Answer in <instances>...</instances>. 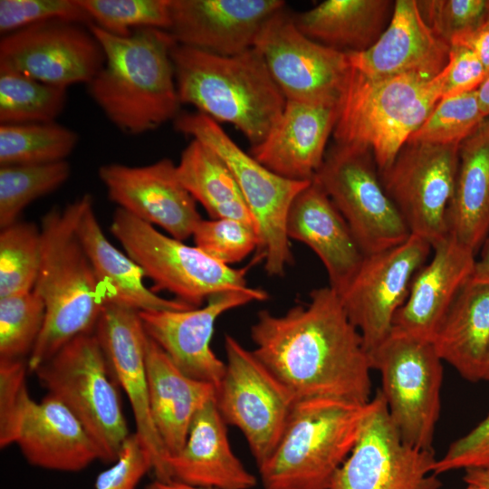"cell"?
<instances>
[{
    "label": "cell",
    "mask_w": 489,
    "mask_h": 489,
    "mask_svg": "<svg viewBox=\"0 0 489 489\" xmlns=\"http://www.w3.org/2000/svg\"><path fill=\"white\" fill-rule=\"evenodd\" d=\"M369 356L381 375L380 390L402 441L434 451L443 381V360L434 344L392 330Z\"/></svg>",
    "instance_id": "10"
},
{
    "label": "cell",
    "mask_w": 489,
    "mask_h": 489,
    "mask_svg": "<svg viewBox=\"0 0 489 489\" xmlns=\"http://www.w3.org/2000/svg\"><path fill=\"white\" fill-rule=\"evenodd\" d=\"M393 6L389 0H326L292 18L310 39L343 53H359L382 34Z\"/></svg>",
    "instance_id": "32"
},
{
    "label": "cell",
    "mask_w": 489,
    "mask_h": 489,
    "mask_svg": "<svg viewBox=\"0 0 489 489\" xmlns=\"http://www.w3.org/2000/svg\"><path fill=\"white\" fill-rule=\"evenodd\" d=\"M171 58L180 103L218 123L233 124L251 147L261 143L281 117L286 99L255 47L224 56L177 43Z\"/></svg>",
    "instance_id": "4"
},
{
    "label": "cell",
    "mask_w": 489,
    "mask_h": 489,
    "mask_svg": "<svg viewBox=\"0 0 489 489\" xmlns=\"http://www.w3.org/2000/svg\"><path fill=\"white\" fill-rule=\"evenodd\" d=\"M470 49L483 63L489 76V23L484 22L479 27L463 34L450 42ZM487 76V77H488Z\"/></svg>",
    "instance_id": "48"
},
{
    "label": "cell",
    "mask_w": 489,
    "mask_h": 489,
    "mask_svg": "<svg viewBox=\"0 0 489 489\" xmlns=\"http://www.w3.org/2000/svg\"><path fill=\"white\" fill-rule=\"evenodd\" d=\"M92 24L116 36L156 28L168 31L170 0H79Z\"/></svg>",
    "instance_id": "39"
},
{
    "label": "cell",
    "mask_w": 489,
    "mask_h": 489,
    "mask_svg": "<svg viewBox=\"0 0 489 489\" xmlns=\"http://www.w3.org/2000/svg\"><path fill=\"white\" fill-rule=\"evenodd\" d=\"M89 29L102 48L104 63L88 91L109 120L126 134L139 135L175 120L181 103L171 34L146 28L121 37L95 24Z\"/></svg>",
    "instance_id": "2"
},
{
    "label": "cell",
    "mask_w": 489,
    "mask_h": 489,
    "mask_svg": "<svg viewBox=\"0 0 489 489\" xmlns=\"http://www.w3.org/2000/svg\"><path fill=\"white\" fill-rule=\"evenodd\" d=\"M216 399L195 416L183 447L167 461L169 481L209 489H251L256 484L231 447ZM168 481V482H169Z\"/></svg>",
    "instance_id": "26"
},
{
    "label": "cell",
    "mask_w": 489,
    "mask_h": 489,
    "mask_svg": "<svg viewBox=\"0 0 489 489\" xmlns=\"http://www.w3.org/2000/svg\"><path fill=\"white\" fill-rule=\"evenodd\" d=\"M485 380L489 382V370H488V373L486 375Z\"/></svg>",
    "instance_id": "55"
},
{
    "label": "cell",
    "mask_w": 489,
    "mask_h": 489,
    "mask_svg": "<svg viewBox=\"0 0 489 489\" xmlns=\"http://www.w3.org/2000/svg\"><path fill=\"white\" fill-rule=\"evenodd\" d=\"M78 139L75 131L55 121L0 125V166L64 161Z\"/></svg>",
    "instance_id": "34"
},
{
    "label": "cell",
    "mask_w": 489,
    "mask_h": 489,
    "mask_svg": "<svg viewBox=\"0 0 489 489\" xmlns=\"http://www.w3.org/2000/svg\"><path fill=\"white\" fill-rule=\"evenodd\" d=\"M442 98L476 91L488 74L478 57L468 48L451 44L445 67Z\"/></svg>",
    "instance_id": "47"
},
{
    "label": "cell",
    "mask_w": 489,
    "mask_h": 489,
    "mask_svg": "<svg viewBox=\"0 0 489 489\" xmlns=\"http://www.w3.org/2000/svg\"><path fill=\"white\" fill-rule=\"evenodd\" d=\"M75 231L101 284L105 303L138 312L191 309L176 299L163 298L146 286L141 267L103 234L93 210V201L82 211Z\"/></svg>",
    "instance_id": "29"
},
{
    "label": "cell",
    "mask_w": 489,
    "mask_h": 489,
    "mask_svg": "<svg viewBox=\"0 0 489 489\" xmlns=\"http://www.w3.org/2000/svg\"><path fill=\"white\" fill-rule=\"evenodd\" d=\"M152 471L151 459L139 436L131 434L120 455L96 478L95 489H136L146 474Z\"/></svg>",
    "instance_id": "46"
},
{
    "label": "cell",
    "mask_w": 489,
    "mask_h": 489,
    "mask_svg": "<svg viewBox=\"0 0 489 489\" xmlns=\"http://www.w3.org/2000/svg\"><path fill=\"white\" fill-rule=\"evenodd\" d=\"M70 174L71 167L66 160L0 166V228L18 221L29 204L59 188Z\"/></svg>",
    "instance_id": "36"
},
{
    "label": "cell",
    "mask_w": 489,
    "mask_h": 489,
    "mask_svg": "<svg viewBox=\"0 0 489 489\" xmlns=\"http://www.w3.org/2000/svg\"><path fill=\"white\" fill-rule=\"evenodd\" d=\"M450 44L423 19L417 0L394 2L390 22L369 49L347 53L350 67L372 79L412 74L437 76L449 60Z\"/></svg>",
    "instance_id": "22"
},
{
    "label": "cell",
    "mask_w": 489,
    "mask_h": 489,
    "mask_svg": "<svg viewBox=\"0 0 489 489\" xmlns=\"http://www.w3.org/2000/svg\"><path fill=\"white\" fill-rule=\"evenodd\" d=\"M445 70L433 79L369 78L350 67L338 104L334 142L369 149L379 171L388 167L442 97Z\"/></svg>",
    "instance_id": "5"
},
{
    "label": "cell",
    "mask_w": 489,
    "mask_h": 489,
    "mask_svg": "<svg viewBox=\"0 0 489 489\" xmlns=\"http://www.w3.org/2000/svg\"><path fill=\"white\" fill-rule=\"evenodd\" d=\"M485 119L476 91L442 98L408 142L460 145Z\"/></svg>",
    "instance_id": "40"
},
{
    "label": "cell",
    "mask_w": 489,
    "mask_h": 489,
    "mask_svg": "<svg viewBox=\"0 0 489 489\" xmlns=\"http://www.w3.org/2000/svg\"><path fill=\"white\" fill-rule=\"evenodd\" d=\"M66 97V88L0 67L1 125L54 122L65 106Z\"/></svg>",
    "instance_id": "35"
},
{
    "label": "cell",
    "mask_w": 489,
    "mask_h": 489,
    "mask_svg": "<svg viewBox=\"0 0 489 489\" xmlns=\"http://www.w3.org/2000/svg\"><path fill=\"white\" fill-rule=\"evenodd\" d=\"M44 319V303L34 291L0 298V360H27Z\"/></svg>",
    "instance_id": "38"
},
{
    "label": "cell",
    "mask_w": 489,
    "mask_h": 489,
    "mask_svg": "<svg viewBox=\"0 0 489 489\" xmlns=\"http://www.w3.org/2000/svg\"><path fill=\"white\" fill-rule=\"evenodd\" d=\"M146 367L153 422L169 456L183 447L193 418L216 399V388L182 372L149 336Z\"/></svg>",
    "instance_id": "28"
},
{
    "label": "cell",
    "mask_w": 489,
    "mask_h": 489,
    "mask_svg": "<svg viewBox=\"0 0 489 489\" xmlns=\"http://www.w3.org/2000/svg\"><path fill=\"white\" fill-rule=\"evenodd\" d=\"M225 350L216 404L225 423L242 432L260 467L274 450L296 400L253 350L229 334Z\"/></svg>",
    "instance_id": "12"
},
{
    "label": "cell",
    "mask_w": 489,
    "mask_h": 489,
    "mask_svg": "<svg viewBox=\"0 0 489 489\" xmlns=\"http://www.w3.org/2000/svg\"><path fill=\"white\" fill-rule=\"evenodd\" d=\"M250 333L254 355L295 400L371 399L369 356L330 286L312 290L309 302L283 314L259 312Z\"/></svg>",
    "instance_id": "1"
},
{
    "label": "cell",
    "mask_w": 489,
    "mask_h": 489,
    "mask_svg": "<svg viewBox=\"0 0 489 489\" xmlns=\"http://www.w3.org/2000/svg\"><path fill=\"white\" fill-rule=\"evenodd\" d=\"M177 172L183 186L212 219H235L257 231L234 175L208 146L192 139L181 153Z\"/></svg>",
    "instance_id": "33"
},
{
    "label": "cell",
    "mask_w": 489,
    "mask_h": 489,
    "mask_svg": "<svg viewBox=\"0 0 489 489\" xmlns=\"http://www.w3.org/2000/svg\"><path fill=\"white\" fill-rule=\"evenodd\" d=\"M459 162V145L407 142L379 171L381 183L410 235L432 248L448 235L447 212Z\"/></svg>",
    "instance_id": "13"
},
{
    "label": "cell",
    "mask_w": 489,
    "mask_h": 489,
    "mask_svg": "<svg viewBox=\"0 0 489 489\" xmlns=\"http://www.w3.org/2000/svg\"><path fill=\"white\" fill-rule=\"evenodd\" d=\"M51 22L74 23L88 27L92 22L79 0H1L0 33H11Z\"/></svg>",
    "instance_id": "42"
},
{
    "label": "cell",
    "mask_w": 489,
    "mask_h": 489,
    "mask_svg": "<svg viewBox=\"0 0 489 489\" xmlns=\"http://www.w3.org/2000/svg\"><path fill=\"white\" fill-rule=\"evenodd\" d=\"M435 451L404 443L380 389L367 405L358 439L329 489H439Z\"/></svg>",
    "instance_id": "14"
},
{
    "label": "cell",
    "mask_w": 489,
    "mask_h": 489,
    "mask_svg": "<svg viewBox=\"0 0 489 489\" xmlns=\"http://www.w3.org/2000/svg\"><path fill=\"white\" fill-rule=\"evenodd\" d=\"M100 179L110 199L135 217L185 241L202 220L197 202L178 178L169 158L130 167L109 163L100 167Z\"/></svg>",
    "instance_id": "20"
},
{
    "label": "cell",
    "mask_w": 489,
    "mask_h": 489,
    "mask_svg": "<svg viewBox=\"0 0 489 489\" xmlns=\"http://www.w3.org/2000/svg\"><path fill=\"white\" fill-rule=\"evenodd\" d=\"M464 481L467 484H475L489 489V471L484 469L469 468L465 470Z\"/></svg>",
    "instance_id": "50"
},
{
    "label": "cell",
    "mask_w": 489,
    "mask_h": 489,
    "mask_svg": "<svg viewBox=\"0 0 489 489\" xmlns=\"http://www.w3.org/2000/svg\"><path fill=\"white\" fill-rule=\"evenodd\" d=\"M27 360H0V447L16 443L34 400L28 392Z\"/></svg>",
    "instance_id": "43"
},
{
    "label": "cell",
    "mask_w": 489,
    "mask_h": 489,
    "mask_svg": "<svg viewBox=\"0 0 489 489\" xmlns=\"http://www.w3.org/2000/svg\"><path fill=\"white\" fill-rule=\"evenodd\" d=\"M254 47L286 101L338 106L350 72L347 53L304 35L285 8L265 23Z\"/></svg>",
    "instance_id": "15"
},
{
    "label": "cell",
    "mask_w": 489,
    "mask_h": 489,
    "mask_svg": "<svg viewBox=\"0 0 489 489\" xmlns=\"http://www.w3.org/2000/svg\"><path fill=\"white\" fill-rule=\"evenodd\" d=\"M489 471V413L472 430L454 441L441 459H437L433 473L437 475L457 469Z\"/></svg>",
    "instance_id": "45"
},
{
    "label": "cell",
    "mask_w": 489,
    "mask_h": 489,
    "mask_svg": "<svg viewBox=\"0 0 489 489\" xmlns=\"http://www.w3.org/2000/svg\"><path fill=\"white\" fill-rule=\"evenodd\" d=\"M486 22L489 23V0H487V14H486Z\"/></svg>",
    "instance_id": "54"
},
{
    "label": "cell",
    "mask_w": 489,
    "mask_h": 489,
    "mask_svg": "<svg viewBox=\"0 0 489 489\" xmlns=\"http://www.w3.org/2000/svg\"><path fill=\"white\" fill-rule=\"evenodd\" d=\"M337 116L338 106L286 101L276 124L249 153L279 176L312 180L324 159Z\"/></svg>",
    "instance_id": "24"
},
{
    "label": "cell",
    "mask_w": 489,
    "mask_h": 489,
    "mask_svg": "<svg viewBox=\"0 0 489 489\" xmlns=\"http://www.w3.org/2000/svg\"><path fill=\"white\" fill-rule=\"evenodd\" d=\"M92 197L84 194L42 218V257L33 291L45 307L40 336L27 360L29 372L79 335L93 332L105 304L101 284L77 237L76 224Z\"/></svg>",
    "instance_id": "3"
},
{
    "label": "cell",
    "mask_w": 489,
    "mask_h": 489,
    "mask_svg": "<svg viewBox=\"0 0 489 489\" xmlns=\"http://www.w3.org/2000/svg\"><path fill=\"white\" fill-rule=\"evenodd\" d=\"M268 297L260 288L221 292L205 305L185 310L139 312L147 335L186 375L218 387L225 369L211 349L217 319L223 313Z\"/></svg>",
    "instance_id": "18"
},
{
    "label": "cell",
    "mask_w": 489,
    "mask_h": 489,
    "mask_svg": "<svg viewBox=\"0 0 489 489\" xmlns=\"http://www.w3.org/2000/svg\"><path fill=\"white\" fill-rule=\"evenodd\" d=\"M431 249L425 239L411 235L397 246L365 255L350 282L337 292L368 354L390 334L394 317Z\"/></svg>",
    "instance_id": "16"
},
{
    "label": "cell",
    "mask_w": 489,
    "mask_h": 489,
    "mask_svg": "<svg viewBox=\"0 0 489 489\" xmlns=\"http://www.w3.org/2000/svg\"><path fill=\"white\" fill-rule=\"evenodd\" d=\"M42 257L41 228L16 221L0 233V298L32 292Z\"/></svg>",
    "instance_id": "37"
},
{
    "label": "cell",
    "mask_w": 489,
    "mask_h": 489,
    "mask_svg": "<svg viewBox=\"0 0 489 489\" xmlns=\"http://www.w3.org/2000/svg\"><path fill=\"white\" fill-rule=\"evenodd\" d=\"M282 0H170L168 32L177 44L232 56L253 47Z\"/></svg>",
    "instance_id": "21"
},
{
    "label": "cell",
    "mask_w": 489,
    "mask_h": 489,
    "mask_svg": "<svg viewBox=\"0 0 489 489\" xmlns=\"http://www.w3.org/2000/svg\"><path fill=\"white\" fill-rule=\"evenodd\" d=\"M84 26L51 22L4 35L0 67L66 89L88 84L101 69L104 53L89 27Z\"/></svg>",
    "instance_id": "17"
},
{
    "label": "cell",
    "mask_w": 489,
    "mask_h": 489,
    "mask_svg": "<svg viewBox=\"0 0 489 489\" xmlns=\"http://www.w3.org/2000/svg\"><path fill=\"white\" fill-rule=\"evenodd\" d=\"M481 110L485 118H489V76L476 90Z\"/></svg>",
    "instance_id": "52"
},
{
    "label": "cell",
    "mask_w": 489,
    "mask_h": 489,
    "mask_svg": "<svg viewBox=\"0 0 489 489\" xmlns=\"http://www.w3.org/2000/svg\"><path fill=\"white\" fill-rule=\"evenodd\" d=\"M94 333L120 388L129 398L136 434L148 452L155 479L168 482V454L155 427L149 397L146 367L148 335L139 312L114 303H105Z\"/></svg>",
    "instance_id": "19"
},
{
    "label": "cell",
    "mask_w": 489,
    "mask_h": 489,
    "mask_svg": "<svg viewBox=\"0 0 489 489\" xmlns=\"http://www.w3.org/2000/svg\"><path fill=\"white\" fill-rule=\"evenodd\" d=\"M174 126L208 146L227 165L256 223L264 270L268 275L282 276L292 262L286 231L288 212L312 180H292L273 172L244 152L218 122L198 111L179 113Z\"/></svg>",
    "instance_id": "8"
},
{
    "label": "cell",
    "mask_w": 489,
    "mask_h": 489,
    "mask_svg": "<svg viewBox=\"0 0 489 489\" xmlns=\"http://www.w3.org/2000/svg\"><path fill=\"white\" fill-rule=\"evenodd\" d=\"M312 179L342 215L364 255L397 246L411 235L369 149L334 142Z\"/></svg>",
    "instance_id": "11"
},
{
    "label": "cell",
    "mask_w": 489,
    "mask_h": 489,
    "mask_svg": "<svg viewBox=\"0 0 489 489\" xmlns=\"http://www.w3.org/2000/svg\"><path fill=\"white\" fill-rule=\"evenodd\" d=\"M192 237L196 246L227 265L241 262L260 246L255 228L231 218H202Z\"/></svg>",
    "instance_id": "41"
},
{
    "label": "cell",
    "mask_w": 489,
    "mask_h": 489,
    "mask_svg": "<svg viewBox=\"0 0 489 489\" xmlns=\"http://www.w3.org/2000/svg\"><path fill=\"white\" fill-rule=\"evenodd\" d=\"M416 273L408 296L397 312L392 330L432 342L456 296L471 279L475 253L448 236Z\"/></svg>",
    "instance_id": "23"
},
{
    "label": "cell",
    "mask_w": 489,
    "mask_h": 489,
    "mask_svg": "<svg viewBox=\"0 0 489 489\" xmlns=\"http://www.w3.org/2000/svg\"><path fill=\"white\" fill-rule=\"evenodd\" d=\"M472 279L489 283V238L483 244L480 258L475 264Z\"/></svg>",
    "instance_id": "49"
},
{
    "label": "cell",
    "mask_w": 489,
    "mask_h": 489,
    "mask_svg": "<svg viewBox=\"0 0 489 489\" xmlns=\"http://www.w3.org/2000/svg\"><path fill=\"white\" fill-rule=\"evenodd\" d=\"M110 229L125 253L151 279L153 292L167 291L191 308L203 306L218 293L249 287L246 268L222 264L197 246L164 235L121 208L114 212Z\"/></svg>",
    "instance_id": "9"
},
{
    "label": "cell",
    "mask_w": 489,
    "mask_h": 489,
    "mask_svg": "<svg viewBox=\"0 0 489 489\" xmlns=\"http://www.w3.org/2000/svg\"><path fill=\"white\" fill-rule=\"evenodd\" d=\"M465 489H485V488L479 485L467 484V487Z\"/></svg>",
    "instance_id": "53"
},
{
    "label": "cell",
    "mask_w": 489,
    "mask_h": 489,
    "mask_svg": "<svg viewBox=\"0 0 489 489\" xmlns=\"http://www.w3.org/2000/svg\"><path fill=\"white\" fill-rule=\"evenodd\" d=\"M443 361L471 382L489 370V283L465 284L432 341Z\"/></svg>",
    "instance_id": "30"
},
{
    "label": "cell",
    "mask_w": 489,
    "mask_h": 489,
    "mask_svg": "<svg viewBox=\"0 0 489 489\" xmlns=\"http://www.w3.org/2000/svg\"><path fill=\"white\" fill-rule=\"evenodd\" d=\"M34 373L47 394L76 417L101 453L113 464L131 435L118 383L93 332L77 336Z\"/></svg>",
    "instance_id": "7"
},
{
    "label": "cell",
    "mask_w": 489,
    "mask_h": 489,
    "mask_svg": "<svg viewBox=\"0 0 489 489\" xmlns=\"http://www.w3.org/2000/svg\"><path fill=\"white\" fill-rule=\"evenodd\" d=\"M145 489H209L199 486H194L176 481L163 482L155 479L146 485Z\"/></svg>",
    "instance_id": "51"
},
{
    "label": "cell",
    "mask_w": 489,
    "mask_h": 489,
    "mask_svg": "<svg viewBox=\"0 0 489 489\" xmlns=\"http://www.w3.org/2000/svg\"><path fill=\"white\" fill-rule=\"evenodd\" d=\"M286 231L290 240L304 244L320 258L329 286L336 292L350 282L365 257L346 220L313 179L293 199Z\"/></svg>",
    "instance_id": "25"
},
{
    "label": "cell",
    "mask_w": 489,
    "mask_h": 489,
    "mask_svg": "<svg viewBox=\"0 0 489 489\" xmlns=\"http://www.w3.org/2000/svg\"><path fill=\"white\" fill-rule=\"evenodd\" d=\"M449 235L476 252L489 233V118L459 145L454 194L447 212Z\"/></svg>",
    "instance_id": "31"
},
{
    "label": "cell",
    "mask_w": 489,
    "mask_h": 489,
    "mask_svg": "<svg viewBox=\"0 0 489 489\" xmlns=\"http://www.w3.org/2000/svg\"><path fill=\"white\" fill-rule=\"evenodd\" d=\"M417 6L427 24L449 44L486 21L487 0H420Z\"/></svg>",
    "instance_id": "44"
},
{
    "label": "cell",
    "mask_w": 489,
    "mask_h": 489,
    "mask_svg": "<svg viewBox=\"0 0 489 489\" xmlns=\"http://www.w3.org/2000/svg\"><path fill=\"white\" fill-rule=\"evenodd\" d=\"M368 403L296 400L274 450L258 467L264 489H329L358 439Z\"/></svg>",
    "instance_id": "6"
},
{
    "label": "cell",
    "mask_w": 489,
    "mask_h": 489,
    "mask_svg": "<svg viewBox=\"0 0 489 489\" xmlns=\"http://www.w3.org/2000/svg\"><path fill=\"white\" fill-rule=\"evenodd\" d=\"M17 445L26 461L36 467L79 472L101 453L76 417L55 398L32 401L24 418Z\"/></svg>",
    "instance_id": "27"
}]
</instances>
